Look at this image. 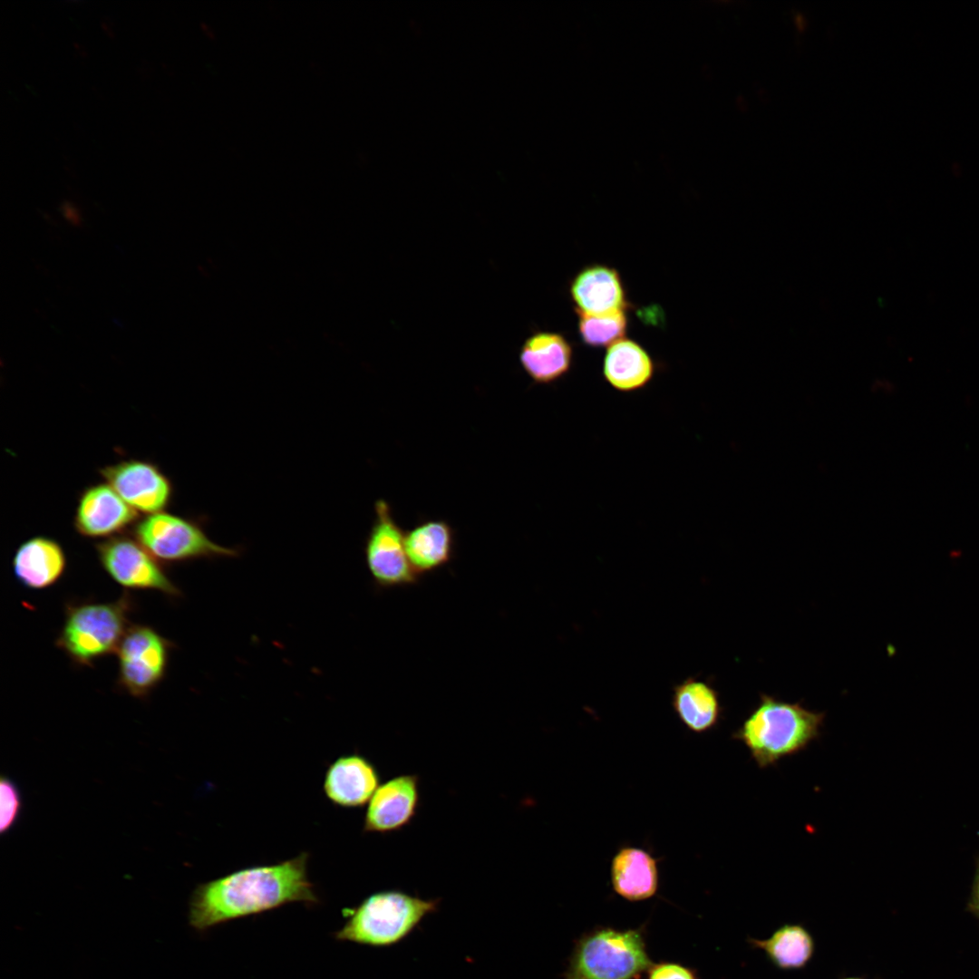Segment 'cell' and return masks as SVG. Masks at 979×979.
I'll list each match as a JSON object with an SVG mask.
<instances>
[{"instance_id":"6da1fadb","label":"cell","mask_w":979,"mask_h":979,"mask_svg":"<svg viewBox=\"0 0 979 979\" xmlns=\"http://www.w3.org/2000/svg\"><path fill=\"white\" fill-rule=\"evenodd\" d=\"M305 852L273 865L243 868L199 885L189 907V923L199 932L233 919L284 905L319 903L307 875Z\"/></svg>"},{"instance_id":"7a4b0ae2","label":"cell","mask_w":979,"mask_h":979,"mask_svg":"<svg viewBox=\"0 0 979 979\" xmlns=\"http://www.w3.org/2000/svg\"><path fill=\"white\" fill-rule=\"evenodd\" d=\"M824 718L823 712H812L798 703L761 694L732 738L742 742L758 767L764 769L804 751L819 738Z\"/></svg>"},{"instance_id":"3957f363","label":"cell","mask_w":979,"mask_h":979,"mask_svg":"<svg viewBox=\"0 0 979 979\" xmlns=\"http://www.w3.org/2000/svg\"><path fill=\"white\" fill-rule=\"evenodd\" d=\"M134 601L125 591L111 602H70L55 645L73 664L92 667L98 659L117 652L131 626Z\"/></svg>"},{"instance_id":"277c9868","label":"cell","mask_w":979,"mask_h":979,"mask_svg":"<svg viewBox=\"0 0 979 979\" xmlns=\"http://www.w3.org/2000/svg\"><path fill=\"white\" fill-rule=\"evenodd\" d=\"M438 899H424L401 890H383L347 909L346 921L334 933L339 941L385 947L398 944L439 906Z\"/></svg>"},{"instance_id":"5b68a950","label":"cell","mask_w":979,"mask_h":979,"mask_svg":"<svg viewBox=\"0 0 979 979\" xmlns=\"http://www.w3.org/2000/svg\"><path fill=\"white\" fill-rule=\"evenodd\" d=\"M652 964L641 930L599 927L576 943L562 979H639Z\"/></svg>"},{"instance_id":"8992f818","label":"cell","mask_w":979,"mask_h":979,"mask_svg":"<svg viewBox=\"0 0 979 979\" xmlns=\"http://www.w3.org/2000/svg\"><path fill=\"white\" fill-rule=\"evenodd\" d=\"M132 528L133 537L162 564L236 557L240 553L211 540L201 520L165 511L144 516Z\"/></svg>"},{"instance_id":"52a82bcc","label":"cell","mask_w":979,"mask_h":979,"mask_svg":"<svg viewBox=\"0 0 979 979\" xmlns=\"http://www.w3.org/2000/svg\"><path fill=\"white\" fill-rule=\"evenodd\" d=\"M172 648L153 627L131 625L117 649L118 686L135 698L147 697L164 679Z\"/></svg>"},{"instance_id":"ba28073f","label":"cell","mask_w":979,"mask_h":979,"mask_svg":"<svg viewBox=\"0 0 979 979\" xmlns=\"http://www.w3.org/2000/svg\"><path fill=\"white\" fill-rule=\"evenodd\" d=\"M374 518L364 542V557L370 576L378 588L388 589L416 585L405 549L404 530L395 520L384 499L373 507Z\"/></svg>"},{"instance_id":"9c48e42d","label":"cell","mask_w":979,"mask_h":979,"mask_svg":"<svg viewBox=\"0 0 979 979\" xmlns=\"http://www.w3.org/2000/svg\"><path fill=\"white\" fill-rule=\"evenodd\" d=\"M95 550L102 569L121 586L180 596V589L169 577L162 563L134 537L121 534L103 539L96 544Z\"/></svg>"},{"instance_id":"30bf717a","label":"cell","mask_w":979,"mask_h":979,"mask_svg":"<svg viewBox=\"0 0 979 979\" xmlns=\"http://www.w3.org/2000/svg\"><path fill=\"white\" fill-rule=\"evenodd\" d=\"M100 474L138 513L163 512L170 505L173 484L155 463L140 459H126L106 465Z\"/></svg>"},{"instance_id":"8fae6325","label":"cell","mask_w":979,"mask_h":979,"mask_svg":"<svg viewBox=\"0 0 979 979\" xmlns=\"http://www.w3.org/2000/svg\"><path fill=\"white\" fill-rule=\"evenodd\" d=\"M139 513L106 482L86 487L80 493L73 527L88 538H110L134 526Z\"/></svg>"},{"instance_id":"7c38bea8","label":"cell","mask_w":979,"mask_h":979,"mask_svg":"<svg viewBox=\"0 0 979 979\" xmlns=\"http://www.w3.org/2000/svg\"><path fill=\"white\" fill-rule=\"evenodd\" d=\"M420 801L419 778L412 774L393 777L374 791L364 816V832L389 833L407 826Z\"/></svg>"},{"instance_id":"4fadbf2b","label":"cell","mask_w":979,"mask_h":979,"mask_svg":"<svg viewBox=\"0 0 979 979\" xmlns=\"http://www.w3.org/2000/svg\"><path fill=\"white\" fill-rule=\"evenodd\" d=\"M67 558L55 539L34 536L15 549L12 567L15 579L24 587L42 590L55 585L63 576Z\"/></svg>"},{"instance_id":"5bb4252c","label":"cell","mask_w":979,"mask_h":979,"mask_svg":"<svg viewBox=\"0 0 979 979\" xmlns=\"http://www.w3.org/2000/svg\"><path fill=\"white\" fill-rule=\"evenodd\" d=\"M379 783L380 776L374 765L365 757L354 753L339 757L328 767L324 790L334 804L357 808L369 802Z\"/></svg>"},{"instance_id":"9a60e30c","label":"cell","mask_w":979,"mask_h":979,"mask_svg":"<svg viewBox=\"0 0 979 979\" xmlns=\"http://www.w3.org/2000/svg\"><path fill=\"white\" fill-rule=\"evenodd\" d=\"M569 293L577 314L602 315L629 306L617 270L604 265L581 269L572 279Z\"/></svg>"},{"instance_id":"2e32d148","label":"cell","mask_w":979,"mask_h":979,"mask_svg":"<svg viewBox=\"0 0 979 979\" xmlns=\"http://www.w3.org/2000/svg\"><path fill=\"white\" fill-rule=\"evenodd\" d=\"M404 544L409 562L421 578L452 561L456 534L448 521L427 519L404 532Z\"/></svg>"},{"instance_id":"e0dca14e","label":"cell","mask_w":979,"mask_h":979,"mask_svg":"<svg viewBox=\"0 0 979 979\" xmlns=\"http://www.w3.org/2000/svg\"><path fill=\"white\" fill-rule=\"evenodd\" d=\"M573 350L560 334L539 331L530 334L519 353L525 373L538 384H549L565 376L570 370Z\"/></svg>"},{"instance_id":"ac0fdd59","label":"cell","mask_w":979,"mask_h":979,"mask_svg":"<svg viewBox=\"0 0 979 979\" xmlns=\"http://www.w3.org/2000/svg\"><path fill=\"white\" fill-rule=\"evenodd\" d=\"M610 878L621 897L631 902L649 899L658 888L657 860L640 848L623 847L612 858Z\"/></svg>"},{"instance_id":"d6986e66","label":"cell","mask_w":979,"mask_h":979,"mask_svg":"<svg viewBox=\"0 0 979 979\" xmlns=\"http://www.w3.org/2000/svg\"><path fill=\"white\" fill-rule=\"evenodd\" d=\"M654 363L636 342L620 339L608 346L603 361V376L615 390L632 393L645 388L653 379Z\"/></svg>"},{"instance_id":"ffe728a7","label":"cell","mask_w":979,"mask_h":979,"mask_svg":"<svg viewBox=\"0 0 979 979\" xmlns=\"http://www.w3.org/2000/svg\"><path fill=\"white\" fill-rule=\"evenodd\" d=\"M672 706L682 723L696 733L713 729L722 714L717 691L696 677H687L674 686Z\"/></svg>"},{"instance_id":"44dd1931","label":"cell","mask_w":979,"mask_h":979,"mask_svg":"<svg viewBox=\"0 0 979 979\" xmlns=\"http://www.w3.org/2000/svg\"><path fill=\"white\" fill-rule=\"evenodd\" d=\"M776 967L795 970L804 967L812 958L815 949L810 933L802 926L787 924L775 930L766 939H750Z\"/></svg>"},{"instance_id":"7402d4cb","label":"cell","mask_w":979,"mask_h":979,"mask_svg":"<svg viewBox=\"0 0 979 979\" xmlns=\"http://www.w3.org/2000/svg\"><path fill=\"white\" fill-rule=\"evenodd\" d=\"M578 318L579 335L591 347L610 346L626 333L625 310L602 315L578 314Z\"/></svg>"},{"instance_id":"603a6c76","label":"cell","mask_w":979,"mask_h":979,"mask_svg":"<svg viewBox=\"0 0 979 979\" xmlns=\"http://www.w3.org/2000/svg\"><path fill=\"white\" fill-rule=\"evenodd\" d=\"M0 796V831L3 835L9 831L19 819L22 798L15 783L5 776L1 777Z\"/></svg>"},{"instance_id":"cb8c5ba5","label":"cell","mask_w":979,"mask_h":979,"mask_svg":"<svg viewBox=\"0 0 979 979\" xmlns=\"http://www.w3.org/2000/svg\"><path fill=\"white\" fill-rule=\"evenodd\" d=\"M646 973V979H698L691 968L672 962L653 964Z\"/></svg>"},{"instance_id":"d4e9b609","label":"cell","mask_w":979,"mask_h":979,"mask_svg":"<svg viewBox=\"0 0 979 979\" xmlns=\"http://www.w3.org/2000/svg\"><path fill=\"white\" fill-rule=\"evenodd\" d=\"M60 211L66 220L73 225H80L82 217L79 209L70 201L64 200L60 205Z\"/></svg>"},{"instance_id":"484cf974","label":"cell","mask_w":979,"mask_h":979,"mask_svg":"<svg viewBox=\"0 0 979 979\" xmlns=\"http://www.w3.org/2000/svg\"><path fill=\"white\" fill-rule=\"evenodd\" d=\"M102 26L103 30L106 32L108 36H110V37L113 36V34H112V32L111 30V27L106 22H102Z\"/></svg>"},{"instance_id":"4316f807","label":"cell","mask_w":979,"mask_h":979,"mask_svg":"<svg viewBox=\"0 0 979 979\" xmlns=\"http://www.w3.org/2000/svg\"><path fill=\"white\" fill-rule=\"evenodd\" d=\"M975 906H976L977 912L979 913V879H978L976 892H975Z\"/></svg>"},{"instance_id":"83f0119b","label":"cell","mask_w":979,"mask_h":979,"mask_svg":"<svg viewBox=\"0 0 979 979\" xmlns=\"http://www.w3.org/2000/svg\"><path fill=\"white\" fill-rule=\"evenodd\" d=\"M844 979H862V978H858V977H848V978H844Z\"/></svg>"}]
</instances>
